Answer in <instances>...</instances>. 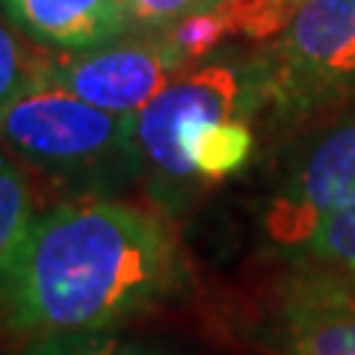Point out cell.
<instances>
[{"label":"cell","mask_w":355,"mask_h":355,"mask_svg":"<svg viewBox=\"0 0 355 355\" xmlns=\"http://www.w3.org/2000/svg\"><path fill=\"white\" fill-rule=\"evenodd\" d=\"M33 190L27 175L12 160H0V263L12 252L18 237L33 219Z\"/></svg>","instance_id":"obj_13"},{"label":"cell","mask_w":355,"mask_h":355,"mask_svg":"<svg viewBox=\"0 0 355 355\" xmlns=\"http://www.w3.org/2000/svg\"><path fill=\"white\" fill-rule=\"evenodd\" d=\"M299 258L320 270L355 279V205L317 231V237L299 252Z\"/></svg>","instance_id":"obj_12"},{"label":"cell","mask_w":355,"mask_h":355,"mask_svg":"<svg viewBox=\"0 0 355 355\" xmlns=\"http://www.w3.org/2000/svg\"><path fill=\"white\" fill-rule=\"evenodd\" d=\"M119 340L110 331H53L33 335L12 355H116Z\"/></svg>","instance_id":"obj_14"},{"label":"cell","mask_w":355,"mask_h":355,"mask_svg":"<svg viewBox=\"0 0 355 355\" xmlns=\"http://www.w3.org/2000/svg\"><path fill=\"white\" fill-rule=\"evenodd\" d=\"M181 275V246L160 216L104 198L53 205L33 214L0 263V329L110 331L166 299Z\"/></svg>","instance_id":"obj_1"},{"label":"cell","mask_w":355,"mask_h":355,"mask_svg":"<svg viewBox=\"0 0 355 355\" xmlns=\"http://www.w3.org/2000/svg\"><path fill=\"white\" fill-rule=\"evenodd\" d=\"M0 160H6V154H3V151H0Z\"/></svg>","instance_id":"obj_17"},{"label":"cell","mask_w":355,"mask_h":355,"mask_svg":"<svg viewBox=\"0 0 355 355\" xmlns=\"http://www.w3.org/2000/svg\"><path fill=\"white\" fill-rule=\"evenodd\" d=\"M137 33H160L178 21L216 9L222 0H125Z\"/></svg>","instance_id":"obj_15"},{"label":"cell","mask_w":355,"mask_h":355,"mask_svg":"<svg viewBox=\"0 0 355 355\" xmlns=\"http://www.w3.org/2000/svg\"><path fill=\"white\" fill-rule=\"evenodd\" d=\"M190 62L169 33H130L101 48L44 53L42 80L69 89L107 113L139 116Z\"/></svg>","instance_id":"obj_5"},{"label":"cell","mask_w":355,"mask_h":355,"mask_svg":"<svg viewBox=\"0 0 355 355\" xmlns=\"http://www.w3.org/2000/svg\"><path fill=\"white\" fill-rule=\"evenodd\" d=\"M279 355H355V279L305 266L284 284Z\"/></svg>","instance_id":"obj_7"},{"label":"cell","mask_w":355,"mask_h":355,"mask_svg":"<svg viewBox=\"0 0 355 355\" xmlns=\"http://www.w3.org/2000/svg\"><path fill=\"white\" fill-rule=\"evenodd\" d=\"M21 36L24 33L0 12V113L42 83L44 53L30 51Z\"/></svg>","instance_id":"obj_10"},{"label":"cell","mask_w":355,"mask_h":355,"mask_svg":"<svg viewBox=\"0 0 355 355\" xmlns=\"http://www.w3.org/2000/svg\"><path fill=\"white\" fill-rule=\"evenodd\" d=\"M355 205V121L323 133L275 187L261 214L263 240L275 252H302L317 231Z\"/></svg>","instance_id":"obj_6"},{"label":"cell","mask_w":355,"mask_h":355,"mask_svg":"<svg viewBox=\"0 0 355 355\" xmlns=\"http://www.w3.org/2000/svg\"><path fill=\"white\" fill-rule=\"evenodd\" d=\"M0 9L48 51H89L137 33L125 0H0Z\"/></svg>","instance_id":"obj_8"},{"label":"cell","mask_w":355,"mask_h":355,"mask_svg":"<svg viewBox=\"0 0 355 355\" xmlns=\"http://www.w3.org/2000/svg\"><path fill=\"white\" fill-rule=\"evenodd\" d=\"M305 0H222L216 6L231 36L272 42Z\"/></svg>","instance_id":"obj_11"},{"label":"cell","mask_w":355,"mask_h":355,"mask_svg":"<svg viewBox=\"0 0 355 355\" xmlns=\"http://www.w3.org/2000/svg\"><path fill=\"white\" fill-rule=\"evenodd\" d=\"M263 107V57L207 60L187 69L133 121V166L160 181H196L187 139L219 119H249Z\"/></svg>","instance_id":"obj_2"},{"label":"cell","mask_w":355,"mask_h":355,"mask_svg":"<svg viewBox=\"0 0 355 355\" xmlns=\"http://www.w3.org/2000/svg\"><path fill=\"white\" fill-rule=\"evenodd\" d=\"M116 355H166L154 347H146V343H119Z\"/></svg>","instance_id":"obj_16"},{"label":"cell","mask_w":355,"mask_h":355,"mask_svg":"<svg viewBox=\"0 0 355 355\" xmlns=\"http://www.w3.org/2000/svg\"><path fill=\"white\" fill-rule=\"evenodd\" d=\"M263 57V107L308 116L355 98V0H305Z\"/></svg>","instance_id":"obj_3"},{"label":"cell","mask_w":355,"mask_h":355,"mask_svg":"<svg viewBox=\"0 0 355 355\" xmlns=\"http://www.w3.org/2000/svg\"><path fill=\"white\" fill-rule=\"evenodd\" d=\"M187 163L196 181H222L237 175L254 151L249 119H219L187 139Z\"/></svg>","instance_id":"obj_9"},{"label":"cell","mask_w":355,"mask_h":355,"mask_svg":"<svg viewBox=\"0 0 355 355\" xmlns=\"http://www.w3.org/2000/svg\"><path fill=\"white\" fill-rule=\"evenodd\" d=\"M133 121L77 98L53 83L33 86L0 113V146L36 169L80 175L116 157L133 163Z\"/></svg>","instance_id":"obj_4"}]
</instances>
